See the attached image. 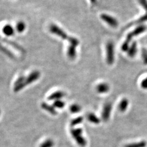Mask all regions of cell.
Segmentation results:
<instances>
[{
  "mask_svg": "<svg viewBox=\"0 0 147 147\" xmlns=\"http://www.w3.org/2000/svg\"><path fill=\"white\" fill-rule=\"evenodd\" d=\"M147 145V142L145 141H142L140 142H135V143L127 144L124 147H146Z\"/></svg>",
  "mask_w": 147,
  "mask_h": 147,
  "instance_id": "obj_18",
  "label": "cell"
},
{
  "mask_svg": "<svg viewBox=\"0 0 147 147\" xmlns=\"http://www.w3.org/2000/svg\"><path fill=\"white\" fill-rule=\"evenodd\" d=\"M112 109V105L111 102H106L104 106L101 117L102 120L104 121H107L110 119Z\"/></svg>",
  "mask_w": 147,
  "mask_h": 147,
  "instance_id": "obj_5",
  "label": "cell"
},
{
  "mask_svg": "<svg viewBox=\"0 0 147 147\" xmlns=\"http://www.w3.org/2000/svg\"><path fill=\"white\" fill-rule=\"evenodd\" d=\"M41 107L43 110L49 112L53 115H56L57 114V112L55 110V107L53 106L47 104L46 102H42L41 105Z\"/></svg>",
  "mask_w": 147,
  "mask_h": 147,
  "instance_id": "obj_10",
  "label": "cell"
},
{
  "mask_svg": "<svg viewBox=\"0 0 147 147\" xmlns=\"http://www.w3.org/2000/svg\"><path fill=\"white\" fill-rule=\"evenodd\" d=\"M87 119L90 122L95 124H99L100 123V119L97 116H95L94 113H89L87 116Z\"/></svg>",
  "mask_w": 147,
  "mask_h": 147,
  "instance_id": "obj_16",
  "label": "cell"
},
{
  "mask_svg": "<svg viewBox=\"0 0 147 147\" xmlns=\"http://www.w3.org/2000/svg\"><path fill=\"white\" fill-rule=\"evenodd\" d=\"M100 17L103 21L106 22L112 27H117L118 26V21H117L116 18L112 16L106 14H102L101 15Z\"/></svg>",
  "mask_w": 147,
  "mask_h": 147,
  "instance_id": "obj_7",
  "label": "cell"
},
{
  "mask_svg": "<svg viewBox=\"0 0 147 147\" xmlns=\"http://www.w3.org/2000/svg\"><path fill=\"white\" fill-rule=\"evenodd\" d=\"M2 31L4 34L7 36H11L14 33V30L10 25H7L3 27Z\"/></svg>",
  "mask_w": 147,
  "mask_h": 147,
  "instance_id": "obj_14",
  "label": "cell"
},
{
  "mask_svg": "<svg viewBox=\"0 0 147 147\" xmlns=\"http://www.w3.org/2000/svg\"><path fill=\"white\" fill-rule=\"evenodd\" d=\"M110 90V86L106 83H101L96 87V90L99 93L104 94L108 92Z\"/></svg>",
  "mask_w": 147,
  "mask_h": 147,
  "instance_id": "obj_9",
  "label": "cell"
},
{
  "mask_svg": "<svg viewBox=\"0 0 147 147\" xmlns=\"http://www.w3.org/2000/svg\"><path fill=\"white\" fill-rule=\"evenodd\" d=\"M142 58L143 63L145 65H147V50L145 48L142 49Z\"/></svg>",
  "mask_w": 147,
  "mask_h": 147,
  "instance_id": "obj_24",
  "label": "cell"
},
{
  "mask_svg": "<svg viewBox=\"0 0 147 147\" xmlns=\"http://www.w3.org/2000/svg\"><path fill=\"white\" fill-rule=\"evenodd\" d=\"M1 50H2V51L3 53H5L6 55H7L8 56H9V57H11V58L14 57V55H13V53H11L9 50H8L7 48H5V47H3V46H2Z\"/></svg>",
  "mask_w": 147,
  "mask_h": 147,
  "instance_id": "obj_25",
  "label": "cell"
},
{
  "mask_svg": "<svg viewBox=\"0 0 147 147\" xmlns=\"http://www.w3.org/2000/svg\"><path fill=\"white\" fill-rule=\"evenodd\" d=\"M25 28H26L25 24H24V22H21V21L19 22L16 26V31L19 33H21L24 31L25 30Z\"/></svg>",
  "mask_w": 147,
  "mask_h": 147,
  "instance_id": "obj_20",
  "label": "cell"
},
{
  "mask_svg": "<svg viewBox=\"0 0 147 147\" xmlns=\"http://www.w3.org/2000/svg\"><path fill=\"white\" fill-rule=\"evenodd\" d=\"M26 79V77L24 76H20L18 79L16 80V81L14 84V86H16V85H19V84H24L25 81Z\"/></svg>",
  "mask_w": 147,
  "mask_h": 147,
  "instance_id": "obj_26",
  "label": "cell"
},
{
  "mask_svg": "<svg viewBox=\"0 0 147 147\" xmlns=\"http://www.w3.org/2000/svg\"><path fill=\"white\" fill-rule=\"evenodd\" d=\"M65 93L62 91H57L54 92L48 97L49 100H57L63 98L65 96Z\"/></svg>",
  "mask_w": 147,
  "mask_h": 147,
  "instance_id": "obj_12",
  "label": "cell"
},
{
  "mask_svg": "<svg viewBox=\"0 0 147 147\" xmlns=\"http://www.w3.org/2000/svg\"><path fill=\"white\" fill-rule=\"evenodd\" d=\"M129 106V100L126 98H124L121 100L119 104V110L121 112H124L126 111Z\"/></svg>",
  "mask_w": 147,
  "mask_h": 147,
  "instance_id": "obj_15",
  "label": "cell"
},
{
  "mask_svg": "<svg viewBox=\"0 0 147 147\" xmlns=\"http://www.w3.org/2000/svg\"><path fill=\"white\" fill-rule=\"evenodd\" d=\"M54 146V142L51 140L49 139L43 142L40 146V147H53Z\"/></svg>",
  "mask_w": 147,
  "mask_h": 147,
  "instance_id": "obj_23",
  "label": "cell"
},
{
  "mask_svg": "<svg viewBox=\"0 0 147 147\" xmlns=\"http://www.w3.org/2000/svg\"><path fill=\"white\" fill-rule=\"evenodd\" d=\"M82 129L81 128L72 129L70 130V133L74 139L80 146L84 147L86 146L87 142L86 139L82 136Z\"/></svg>",
  "mask_w": 147,
  "mask_h": 147,
  "instance_id": "obj_3",
  "label": "cell"
},
{
  "mask_svg": "<svg viewBox=\"0 0 147 147\" xmlns=\"http://www.w3.org/2000/svg\"><path fill=\"white\" fill-rule=\"evenodd\" d=\"M137 52V45L136 42H132L131 44L129 47V49L127 50V53L129 57H134Z\"/></svg>",
  "mask_w": 147,
  "mask_h": 147,
  "instance_id": "obj_11",
  "label": "cell"
},
{
  "mask_svg": "<svg viewBox=\"0 0 147 147\" xmlns=\"http://www.w3.org/2000/svg\"><path fill=\"white\" fill-rule=\"evenodd\" d=\"M76 47L70 45L67 50V55L70 59H74L76 56Z\"/></svg>",
  "mask_w": 147,
  "mask_h": 147,
  "instance_id": "obj_13",
  "label": "cell"
},
{
  "mask_svg": "<svg viewBox=\"0 0 147 147\" xmlns=\"http://www.w3.org/2000/svg\"><path fill=\"white\" fill-rule=\"evenodd\" d=\"M83 121H84V118L83 117H78L74 119L72 121H71L70 125H71V126L74 127V126H76L77 125H79L80 124H81Z\"/></svg>",
  "mask_w": 147,
  "mask_h": 147,
  "instance_id": "obj_19",
  "label": "cell"
},
{
  "mask_svg": "<svg viewBox=\"0 0 147 147\" xmlns=\"http://www.w3.org/2000/svg\"><path fill=\"white\" fill-rule=\"evenodd\" d=\"M90 2L93 4H94L96 2V0H90Z\"/></svg>",
  "mask_w": 147,
  "mask_h": 147,
  "instance_id": "obj_28",
  "label": "cell"
},
{
  "mask_svg": "<svg viewBox=\"0 0 147 147\" xmlns=\"http://www.w3.org/2000/svg\"><path fill=\"white\" fill-rule=\"evenodd\" d=\"M141 86L143 89H147V77L141 81Z\"/></svg>",
  "mask_w": 147,
  "mask_h": 147,
  "instance_id": "obj_27",
  "label": "cell"
},
{
  "mask_svg": "<svg viewBox=\"0 0 147 147\" xmlns=\"http://www.w3.org/2000/svg\"><path fill=\"white\" fill-rule=\"evenodd\" d=\"M70 111L73 113H78L81 111V107L78 104H73L70 107Z\"/></svg>",
  "mask_w": 147,
  "mask_h": 147,
  "instance_id": "obj_22",
  "label": "cell"
},
{
  "mask_svg": "<svg viewBox=\"0 0 147 147\" xmlns=\"http://www.w3.org/2000/svg\"><path fill=\"white\" fill-rule=\"evenodd\" d=\"M2 40H3V42H5L6 43L8 44L9 45H11L12 47L15 48L16 50H19L20 51H21V52H24V51L23 48L21 47V46H20L19 45H18L17 43L14 42H12V41H11L10 40H8V39H3Z\"/></svg>",
  "mask_w": 147,
  "mask_h": 147,
  "instance_id": "obj_17",
  "label": "cell"
},
{
  "mask_svg": "<svg viewBox=\"0 0 147 147\" xmlns=\"http://www.w3.org/2000/svg\"><path fill=\"white\" fill-rule=\"evenodd\" d=\"M53 106L55 108L56 107L58 109H63L65 106V103L62 100H55L53 103Z\"/></svg>",
  "mask_w": 147,
  "mask_h": 147,
  "instance_id": "obj_21",
  "label": "cell"
},
{
  "mask_svg": "<svg viewBox=\"0 0 147 147\" xmlns=\"http://www.w3.org/2000/svg\"><path fill=\"white\" fill-rule=\"evenodd\" d=\"M50 32L55 34L57 35L60 38H61L62 39L64 40H67L69 43H70V45H73L75 47H78L80 44L79 40L77 38L73 37H70L66 33V32L63 31L62 29H61L58 26L53 24L50 26Z\"/></svg>",
  "mask_w": 147,
  "mask_h": 147,
  "instance_id": "obj_1",
  "label": "cell"
},
{
  "mask_svg": "<svg viewBox=\"0 0 147 147\" xmlns=\"http://www.w3.org/2000/svg\"><path fill=\"white\" fill-rule=\"evenodd\" d=\"M106 61L109 65L115 61V46L112 42H107L106 45Z\"/></svg>",
  "mask_w": 147,
  "mask_h": 147,
  "instance_id": "obj_4",
  "label": "cell"
},
{
  "mask_svg": "<svg viewBox=\"0 0 147 147\" xmlns=\"http://www.w3.org/2000/svg\"><path fill=\"white\" fill-rule=\"evenodd\" d=\"M138 2L143 8V9H144L146 13L144 15L142 16L139 19L135 21L133 24H130V25L141 24L143 22L147 21V0H138Z\"/></svg>",
  "mask_w": 147,
  "mask_h": 147,
  "instance_id": "obj_6",
  "label": "cell"
},
{
  "mask_svg": "<svg viewBox=\"0 0 147 147\" xmlns=\"http://www.w3.org/2000/svg\"><path fill=\"white\" fill-rule=\"evenodd\" d=\"M146 28L147 27L145 25H140V26L137 27L135 29H134L133 31L128 33L127 35L126 36L125 40L123 43L121 47V50L123 51H127L129 47H130V43L131 42L133 38L136 37L144 32L146 30Z\"/></svg>",
  "mask_w": 147,
  "mask_h": 147,
  "instance_id": "obj_2",
  "label": "cell"
},
{
  "mask_svg": "<svg viewBox=\"0 0 147 147\" xmlns=\"http://www.w3.org/2000/svg\"><path fill=\"white\" fill-rule=\"evenodd\" d=\"M40 74L38 71H33L26 78L24 84L26 86L28 84H31L32 83L37 81L40 78Z\"/></svg>",
  "mask_w": 147,
  "mask_h": 147,
  "instance_id": "obj_8",
  "label": "cell"
}]
</instances>
